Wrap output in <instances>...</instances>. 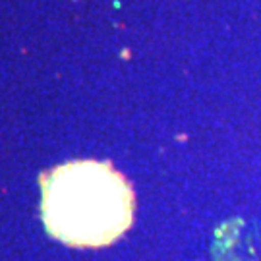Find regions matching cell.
<instances>
[{
    "label": "cell",
    "instance_id": "1",
    "mask_svg": "<svg viewBox=\"0 0 261 261\" xmlns=\"http://www.w3.org/2000/svg\"><path fill=\"white\" fill-rule=\"evenodd\" d=\"M47 230L74 248L118 240L134 221V190L109 163L74 161L41 176Z\"/></svg>",
    "mask_w": 261,
    "mask_h": 261
}]
</instances>
